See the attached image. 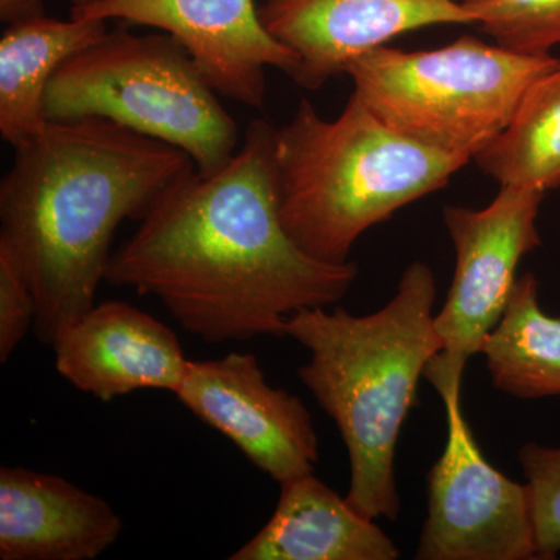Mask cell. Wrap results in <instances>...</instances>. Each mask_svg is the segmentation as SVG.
I'll list each match as a JSON object with an SVG mask.
<instances>
[{
	"label": "cell",
	"mask_w": 560,
	"mask_h": 560,
	"mask_svg": "<svg viewBox=\"0 0 560 560\" xmlns=\"http://www.w3.org/2000/svg\"><path fill=\"white\" fill-rule=\"evenodd\" d=\"M474 161L500 187H560V62L530 84L510 125Z\"/></svg>",
	"instance_id": "e0dca14e"
},
{
	"label": "cell",
	"mask_w": 560,
	"mask_h": 560,
	"mask_svg": "<svg viewBox=\"0 0 560 560\" xmlns=\"http://www.w3.org/2000/svg\"><path fill=\"white\" fill-rule=\"evenodd\" d=\"M51 348L58 374L103 401L142 389L176 394L190 364L172 329L121 301L95 304Z\"/></svg>",
	"instance_id": "7c38bea8"
},
{
	"label": "cell",
	"mask_w": 560,
	"mask_h": 560,
	"mask_svg": "<svg viewBox=\"0 0 560 560\" xmlns=\"http://www.w3.org/2000/svg\"><path fill=\"white\" fill-rule=\"evenodd\" d=\"M475 25L504 49L551 55L560 46V0H466Z\"/></svg>",
	"instance_id": "ac0fdd59"
},
{
	"label": "cell",
	"mask_w": 560,
	"mask_h": 560,
	"mask_svg": "<svg viewBox=\"0 0 560 560\" xmlns=\"http://www.w3.org/2000/svg\"><path fill=\"white\" fill-rule=\"evenodd\" d=\"M481 355L501 393L528 400L560 397V316L541 311L539 280L533 272L515 282Z\"/></svg>",
	"instance_id": "2e32d148"
},
{
	"label": "cell",
	"mask_w": 560,
	"mask_h": 560,
	"mask_svg": "<svg viewBox=\"0 0 560 560\" xmlns=\"http://www.w3.org/2000/svg\"><path fill=\"white\" fill-rule=\"evenodd\" d=\"M559 62L460 36L440 49L377 47L345 73L390 130L470 162L510 125L530 84Z\"/></svg>",
	"instance_id": "5b68a950"
},
{
	"label": "cell",
	"mask_w": 560,
	"mask_h": 560,
	"mask_svg": "<svg viewBox=\"0 0 560 560\" xmlns=\"http://www.w3.org/2000/svg\"><path fill=\"white\" fill-rule=\"evenodd\" d=\"M275 142V125L253 120L223 167L172 184L113 253L105 282L156 298L209 345L283 337L294 313L340 302L359 267L315 259L291 238Z\"/></svg>",
	"instance_id": "6da1fadb"
},
{
	"label": "cell",
	"mask_w": 560,
	"mask_h": 560,
	"mask_svg": "<svg viewBox=\"0 0 560 560\" xmlns=\"http://www.w3.org/2000/svg\"><path fill=\"white\" fill-rule=\"evenodd\" d=\"M436 278L415 261L393 300L371 315L308 308L290 316L283 337L311 352L301 382L340 431L350 460L346 499L361 514L396 521V448L420 377L441 352L434 327Z\"/></svg>",
	"instance_id": "3957f363"
},
{
	"label": "cell",
	"mask_w": 560,
	"mask_h": 560,
	"mask_svg": "<svg viewBox=\"0 0 560 560\" xmlns=\"http://www.w3.org/2000/svg\"><path fill=\"white\" fill-rule=\"evenodd\" d=\"M463 381L434 386L447 442L429 474V514L419 560H533L537 555L529 489L482 455L460 407Z\"/></svg>",
	"instance_id": "ba28073f"
},
{
	"label": "cell",
	"mask_w": 560,
	"mask_h": 560,
	"mask_svg": "<svg viewBox=\"0 0 560 560\" xmlns=\"http://www.w3.org/2000/svg\"><path fill=\"white\" fill-rule=\"evenodd\" d=\"M0 183V242L31 282L43 345L95 305L121 221L195 171L184 151L103 119L50 120Z\"/></svg>",
	"instance_id": "7a4b0ae2"
},
{
	"label": "cell",
	"mask_w": 560,
	"mask_h": 560,
	"mask_svg": "<svg viewBox=\"0 0 560 560\" xmlns=\"http://www.w3.org/2000/svg\"><path fill=\"white\" fill-rule=\"evenodd\" d=\"M275 158L283 226L308 256L329 264L349 261L364 232L469 164L397 135L353 92L334 120L302 101L276 128Z\"/></svg>",
	"instance_id": "277c9868"
},
{
	"label": "cell",
	"mask_w": 560,
	"mask_h": 560,
	"mask_svg": "<svg viewBox=\"0 0 560 560\" xmlns=\"http://www.w3.org/2000/svg\"><path fill=\"white\" fill-rule=\"evenodd\" d=\"M108 33L106 21L44 13L9 22L0 39V135L16 147L49 124L46 92L58 69Z\"/></svg>",
	"instance_id": "9a60e30c"
},
{
	"label": "cell",
	"mask_w": 560,
	"mask_h": 560,
	"mask_svg": "<svg viewBox=\"0 0 560 560\" xmlns=\"http://www.w3.org/2000/svg\"><path fill=\"white\" fill-rule=\"evenodd\" d=\"M279 486L270 521L231 560L399 559L388 534L313 471Z\"/></svg>",
	"instance_id": "5bb4252c"
},
{
	"label": "cell",
	"mask_w": 560,
	"mask_h": 560,
	"mask_svg": "<svg viewBox=\"0 0 560 560\" xmlns=\"http://www.w3.org/2000/svg\"><path fill=\"white\" fill-rule=\"evenodd\" d=\"M190 55L171 35L106 33L58 69L49 120L103 119L176 147L201 175L237 151L238 127Z\"/></svg>",
	"instance_id": "8992f818"
},
{
	"label": "cell",
	"mask_w": 560,
	"mask_h": 560,
	"mask_svg": "<svg viewBox=\"0 0 560 560\" xmlns=\"http://www.w3.org/2000/svg\"><path fill=\"white\" fill-rule=\"evenodd\" d=\"M113 506L57 475L0 469V559L94 560L119 540Z\"/></svg>",
	"instance_id": "4fadbf2b"
},
{
	"label": "cell",
	"mask_w": 560,
	"mask_h": 560,
	"mask_svg": "<svg viewBox=\"0 0 560 560\" xmlns=\"http://www.w3.org/2000/svg\"><path fill=\"white\" fill-rule=\"evenodd\" d=\"M70 16L149 25L184 47L223 97L261 108L267 68L293 73L298 58L260 20L254 0H101Z\"/></svg>",
	"instance_id": "30bf717a"
},
{
	"label": "cell",
	"mask_w": 560,
	"mask_h": 560,
	"mask_svg": "<svg viewBox=\"0 0 560 560\" xmlns=\"http://www.w3.org/2000/svg\"><path fill=\"white\" fill-rule=\"evenodd\" d=\"M38 305L31 282L7 243L0 242V363H7L28 331Z\"/></svg>",
	"instance_id": "ffe728a7"
},
{
	"label": "cell",
	"mask_w": 560,
	"mask_h": 560,
	"mask_svg": "<svg viewBox=\"0 0 560 560\" xmlns=\"http://www.w3.org/2000/svg\"><path fill=\"white\" fill-rule=\"evenodd\" d=\"M175 396L279 485L315 470L319 441L311 411L267 382L254 353L190 360Z\"/></svg>",
	"instance_id": "9c48e42d"
},
{
	"label": "cell",
	"mask_w": 560,
	"mask_h": 560,
	"mask_svg": "<svg viewBox=\"0 0 560 560\" xmlns=\"http://www.w3.org/2000/svg\"><path fill=\"white\" fill-rule=\"evenodd\" d=\"M267 31L298 58L290 77L318 91L349 62L401 33L431 25H475L466 0H265Z\"/></svg>",
	"instance_id": "8fae6325"
},
{
	"label": "cell",
	"mask_w": 560,
	"mask_h": 560,
	"mask_svg": "<svg viewBox=\"0 0 560 560\" xmlns=\"http://www.w3.org/2000/svg\"><path fill=\"white\" fill-rule=\"evenodd\" d=\"M544 197L541 191L501 186L486 208L445 206L455 272L444 307L434 315L442 349L423 372L430 385L463 378L467 361L481 353L506 308L518 265L540 246L537 217Z\"/></svg>",
	"instance_id": "52a82bcc"
},
{
	"label": "cell",
	"mask_w": 560,
	"mask_h": 560,
	"mask_svg": "<svg viewBox=\"0 0 560 560\" xmlns=\"http://www.w3.org/2000/svg\"><path fill=\"white\" fill-rule=\"evenodd\" d=\"M97 2L101 0H70L72 9ZM36 13H44V0H0V18L3 22L16 21Z\"/></svg>",
	"instance_id": "44dd1931"
},
{
	"label": "cell",
	"mask_w": 560,
	"mask_h": 560,
	"mask_svg": "<svg viewBox=\"0 0 560 560\" xmlns=\"http://www.w3.org/2000/svg\"><path fill=\"white\" fill-rule=\"evenodd\" d=\"M518 460L529 489L537 555L555 559L560 552V448L529 442Z\"/></svg>",
	"instance_id": "d6986e66"
}]
</instances>
